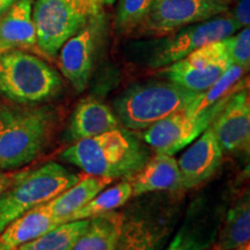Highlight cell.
I'll use <instances>...</instances> for the list:
<instances>
[{"label":"cell","mask_w":250,"mask_h":250,"mask_svg":"<svg viewBox=\"0 0 250 250\" xmlns=\"http://www.w3.org/2000/svg\"><path fill=\"white\" fill-rule=\"evenodd\" d=\"M62 159L93 176L130 180L147 162L149 154L132 133L117 127L78 140L62 152Z\"/></svg>","instance_id":"obj_1"},{"label":"cell","mask_w":250,"mask_h":250,"mask_svg":"<svg viewBox=\"0 0 250 250\" xmlns=\"http://www.w3.org/2000/svg\"><path fill=\"white\" fill-rule=\"evenodd\" d=\"M55 122L49 107H0V169L35 160L48 146Z\"/></svg>","instance_id":"obj_2"},{"label":"cell","mask_w":250,"mask_h":250,"mask_svg":"<svg viewBox=\"0 0 250 250\" xmlns=\"http://www.w3.org/2000/svg\"><path fill=\"white\" fill-rule=\"evenodd\" d=\"M171 81L134 83L115 100L118 121L130 130H146L168 115L183 110L197 96Z\"/></svg>","instance_id":"obj_3"},{"label":"cell","mask_w":250,"mask_h":250,"mask_svg":"<svg viewBox=\"0 0 250 250\" xmlns=\"http://www.w3.org/2000/svg\"><path fill=\"white\" fill-rule=\"evenodd\" d=\"M81 177V174L67 170L57 162L15 174L14 180L0 196V232L14 219L46 204Z\"/></svg>","instance_id":"obj_4"},{"label":"cell","mask_w":250,"mask_h":250,"mask_svg":"<svg viewBox=\"0 0 250 250\" xmlns=\"http://www.w3.org/2000/svg\"><path fill=\"white\" fill-rule=\"evenodd\" d=\"M62 80L54 67L23 50L0 54V93L11 101L35 104L57 96Z\"/></svg>","instance_id":"obj_5"},{"label":"cell","mask_w":250,"mask_h":250,"mask_svg":"<svg viewBox=\"0 0 250 250\" xmlns=\"http://www.w3.org/2000/svg\"><path fill=\"white\" fill-rule=\"evenodd\" d=\"M241 29L232 14H221L210 20L189 24L159 41L149 58V66L161 68L180 61L203 45L223 41Z\"/></svg>","instance_id":"obj_6"},{"label":"cell","mask_w":250,"mask_h":250,"mask_svg":"<svg viewBox=\"0 0 250 250\" xmlns=\"http://www.w3.org/2000/svg\"><path fill=\"white\" fill-rule=\"evenodd\" d=\"M230 95V94H229ZM229 95L198 114L183 110L168 115L145 130L143 139L156 153L174 155L189 146L210 126Z\"/></svg>","instance_id":"obj_7"},{"label":"cell","mask_w":250,"mask_h":250,"mask_svg":"<svg viewBox=\"0 0 250 250\" xmlns=\"http://www.w3.org/2000/svg\"><path fill=\"white\" fill-rule=\"evenodd\" d=\"M232 65L224 41H215L162 67L160 76L183 88L199 93L213 85Z\"/></svg>","instance_id":"obj_8"},{"label":"cell","mask_w":250,"mask_h":250,"mask_svg":"<svg viewBox=\"0 0 250 250\" xmlns=\"http://www.w3.org/2000/svg\"><path fill=\"white\" fill-rule=\"evenodd\" d=\"M87 20L67 0H36L33 4L36 46L48 57H57L64 43L83 29Z\"/></svg>","instance_id":"obj_9"},{"label":"cell","mask_w":250,"mask_h":250,"mask_svg":"<svg viewBox=\"0 0 250 250\" xmlns=\"http://www.w3.org/2000/svg\"><path fill=\"white\" fill-rule=\"evenodd\" d=\"M227 11L226 0H153L149 13L139 27L151 35L164 36Z\"/></svg>","instance_id":"obj_10"},{"label":"cell","mask_w":250,"mask_h":250,"mask_svg":"<svg viewBox=\"0 0 250 250\" xmlns=\"http://www.w3.org/2000/svg\"><path fill=\"white\" fill-rule=\"evenodd\" d=\"M211 129L224 153H245L250 146V100L248 89H236L218 112Z\"/></svg>","instance_id":"obj_11"},{"label":"cell","mask_w":250,"mask_h":250,"mask_svg":"<svg viewBox=\"0 0 250 250\" xmlns=\"http://www.w3.org/2000/svg\"><path fill=\"white\" fill-rule=\"evenodd\" d=\"M223 158V149L208 126L177 160L182 189H192L208 181L220 168Z\"/></svg>","instance_id":"obj_12"},{"label":"cell","mask_w":250,"mask_h":250,"mask_svg":"<svg viewBox=\"0 0 250 250\" xmlns=\"http://www.w3.org/2000/svg\"><path fill=\"white\" fill-rule=\"evenodd\" d=\"M96 34L86 26L67 40L58 52L61 71L77 92L85 90L93 71Z\"/></svg>","instance_id":"obj_13"},{"label":"cell","mask_w":250,"mask_h":250,"mask_svg":"<svg viewBox=\"0 0 250 250\" xmlns=\"http://www.w3.org/2000/svg\"><path fill=\"white\" fill-rule=\"evenodd\" d=\"M173 232L169 219L134 215L125 218L115 250H162Z\"/></svg>","instance_id":"obj_14"},{"label":"cell","mask_w":250,"mask_h":250,"mask_svg":"<svg viewBox=\"0 0 250 250\" xmlns=\"http://www.w3.org/2000/svg\"><path fill=\"white\" fill-rule=\"evenodd\" d=\"M34 0H15L0 14V54L36 46Z\"/></svg>","instance_id":"obj_15"},{"label":"cell","mask_w":250,"mask_h":250,"mask_svg":"<svg viewBox=\"0 0 250 250\" xmlns=\"http://www.w3.org/2000/svg\"><path fill=\"white\" fill-rule=\"evenodd\" d=\"M132 196H142L156 191H173L182 189V177L177 160L173 155L156 153L148 159L132 179Z\"/></svg>","instance_id":"obj_16"},{"label":"cell","mask_w":250,"mask_h":250,"mask_svg":"<svg viewBox=\"0 0 250 250\" xmlns=\"http://www.w3.org/2000/svg\"><path fill=\"white\" fill-rule=\"evenodd\" d=\"M120 126V121L107 104L98 99L81 100L72 115L68 125V136L72 140L89 138L108 132Z\"/></svg>","instance_id":"obj_17"},{"label":"cell","mask_w":250,"mask_h":250,"mask_svg":"<svg viewBox=\"0 0 250 250\" xmlns=\"http://www.w3.org/2000/svg\"><path fill=\"white\" fill-rule=\"evenodd\" d=\"M58 225L45 204L36 206L14 219L0 232V250H17Z\"/></svg>","instance_id":"obj_18"},{"label":"cell","mask_w":250,"mask_h":250,"mask_svg":"<svg viewBox=\"0 0 250 250\" xmlns=\"http://www.w3.org/2000/svg\"><path fill=\"white\" fill-rule=\"evenodd\" d=\"M111 182L112 180L110 179L93 175L83 179L81 177L76 184L59 193L45 205L59 225L67 223L72 215L92 201L94 197L105 189V187Z\"/></svg>","instance_id":"obj_19"},{"label":"cell","mask_w":250,"mask_h":250,"mask_svg":"<svg viewBox=\"0 0 250 250\" xmlns=\"http://www.w3.org/2000/svg\"><path fill=\"white\" fill-rule=\"evenodd\" d=\"M250 198L248 191L227 211L212 250H234L249 245Z\"/></svg>","instance_id":"obj_20"},{"label":"cell","mask_w":250,"mask_h":250,"mask_svg":"<svg viewBox=\"0 0 250 250\" xmlns=\"http://www.w3.org/2000/svg\"><path fill=\"white\" fill-rule=\"evenodd\" d=\"M124 217L122 213L111 211L92 218L72 250H115Z\"/></svg>","instance_id":"obj_21"},{"label":"cell","mask_w":250,"mask_h":250,"mask_svg":"<svg viewBox=\"0 0 250 250\" xmlns=\"http://www.w3.org/2000/svg\"><path fill=\"white\" fill-rule=\"evenodd\" d=\"M89 220L81 219L62 223L33 241L19 247L17 250H72L88 227Z\"/></svg>","instance_id":"obj_22"},{"label":"cell","mask_w":250,"mask_h":250,"mask_svg":"<svg viewBox=\"0 0 250 250\" xmlns=\"http://www.w3.org/2000/svg\"><path fill=\"white\" fill-rule=\"evenodd\" d=\"M131 197H132L131 182L129 180L122 181L116 186L109 188V189H103L101 192H99L92 201L87 203L85 206H83L80 210H78L72 215L70 221L92 219L98 215L115 211L116 208L126 204Z\"/></svg>","instance_id":"obj_23"},{"label":"cell","mask_w":250,"mask_h":250,"mask_svg":"<svg viewBox=\"0 0 250 250\" xmlns=\"http://www.w3.org/2000/svg\"><path fill=\"white\" fill-rule=\"evenodd\" d=\"M245 70L237 65H232L211 87L197 94L195 100L186 108L191 114H198L210 108L214 103L226 98L227 95L236 90V86L241 79Z\"/></svg>","instance_id":"obj_24"},{"label":"cell","mask_w":250,"mask_h":250,"mask_svg":"<svg viewBox=\"0 0 250 250\" xmlns=\"http://www.w3.org/2000/svg\"><path fill=\"white\" fill-rule=\"evenodd\" d=\"M217 230L204 229L198 225L186 223L162 250H208L217 239Z\"/></svg>","instance_id":"obj_25"},{"label":"cell","mask_w":250,"mask_h":250,"mask_svg":"<svg viewBox=\"0 0 250 250\" xmlns=\"http://www.w3.org/2000/svg\"><path fill=\"white\" fill-rule=\"evenodd\" d=\"M153 0H117L116 27L122 33H129L139 27L147 17Z\"/></svg>","instance_id":"obj_26"},{"label":"cell","mask_w":250,"mask_h":250,"mask_svg":"<svg viewBox=\"0 0 250 250\" xmlns=\"http://www.w3.org/2000/svg\"><path fill=\"white\" fill-rule=\"evenodd\" d=\"M223 41L232 64L248 71L250 65V28H242L237 34H233Z\"/></svg>","instance_id":"obj_27"},{"label":"cell","mask_w":250,"mask_h":250,"mask_svg":"<svg viewBox=\"0 0 250 250\" xmlns=\"http://www.w3.org/2000/svg\"><path fill=\"white\" fill-rule=\"evenodd\" d=\"M74 8L88 19H96L101 15L105 5L114 4L115 0H67Z\"/></svg>","instance_id":"obj_28"},{"label":"cell","mask_w":250,"mask_h":250,"mask_svg":"<svg viewBox=\"0 0 250 250\" xmlns=\"http://www.w3.org/2000/svg\"><path fill=\"white\" fill-rule=\"evenodd\" d=\"M233 18L239 24L240 28L249 27L250 23V0H240L237 2Z\"/></svg>","instance_id":"obj_29"},{"label":"cell","mask_w":250,"mask_h":250,"mask_svg":"<svg viewBox=\"0 0 250 250\" xmlns=\"http://www.w3.org/2000/svg\"><path fill=\"white\" fill-rule=\"evenodd\" d=\"M15 174L8 173V171H4L0 169V196L2 195V192L7 189L9 184L12 183V181L14 180Z\"/></svg>","instance_id":"obj_30"},{"label":"cell","mask_w":250,"mask_h":250,"mask_svg":"<svg viewBox=\"0 0 250 250\" xmlns=\"http://www.w3.org/2000/svg\"><path fill=\"white\" fill-rule=\"evenodd\" d=\"M15 0H0V14L2 13V12L6 11L9 6H11Z\"/></svg>","instance_id":"obj_31"},{"label":"cell","mask_w":250,"mask_h":250,"mask_svg":"<svg viewBox=\"0 0 250 250\" xmlns=\"http://www.w3.org/2000/svg\"><path fill=\"white\" fill-rule=\"evenodd\" d=\"M234 250H250V245H246L243 247H240V248L237 249H234Z\"/></svg>","instance_id":"obj_32"}]
</instances>
